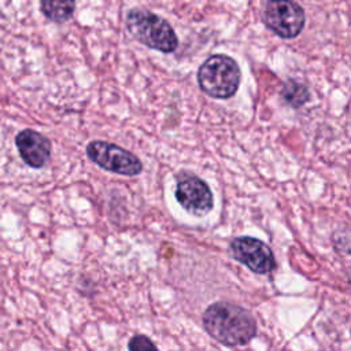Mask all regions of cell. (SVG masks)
<instances>
[{
  "instance_id": "cell-5",
  "label": "cell",
  "mask_w": 351,
  "mask_h": 351,
  "mask_svg": "<svg viewBox=\"0 0 351 351\" xmlns=\"http://www.w3.org/2000/svg\"><path fill=\"white\" fill-rule=\"evenodd\" d=\"M265 25L281 38H293L304 27L306 15L295 1H267L263 11Z\"/></svg>"
},
{
  "instance_id": "cell-7",
  "label": "cell",
  "mask_w": 351,
  "mask_h": 351,
  "mask_svg": "<svg viewBox=\"0 0 351 351\" xmlns=\"http://www.w3.org/2000/svg\"><path fill=\"white\" fill-rule=\"evenodd\" d=\"M229 251L237 262L256 274H269L276 269V259L270 247L255 237L241 236L233 239Z\"/></svg>"
},
{
  "instance_id": "cell-10",
  "label": "cell",
  "mask_w": 351,
  "mask_h": 351,
  "mask_svg": "<svg viewBox=\"0 0 351 351\" xmlns=\"http://www.w3.org/2000/svg\"><path fill=\"white\" fill-rule=\"evenodd\" d=\"M41 12L51 21L62 23L71 18L75 3L74 1H43L40 4Z\"/></svg>"
},
{
  "instance_id": "cell-3",
  "label": "cell",
  "mask_w": 351,
  "mask_h": 351,
  "mask_svg": "<svg viewBox=\"0 0 351 351\" xmlns=\"http://www.w3.org/2000/svg\"><path fill=\"white\" fill-rule=\"evenodd\" d=\"M129 33L141 44L163 53L176 51L178 38L173 27L159 15L141 8H133L126 15Z\"/></svg>"
},
{
  "instance_id": "cell-1",
  "label": "cell",
  "mask_w": 351,
  "mask_h": 351,
  "mask_svg": "<svg viewBox=\"0 0 351 351\" xmlns=\"http://www.w3.org/2000/svg\"><path fill=\"white\" fill-rule=\"evenodd\" d=\"M206 332L223 346H244L256 335V322L251 313L229 302H215L203 313Z\"/></svg>"
},
{
  "instance_id": "cell-9",
  "label": "cell",
  "mask_w": 351,
  "mask_h": 351,
  "mask_svg": "<svg viewBox=\"0 0 351 351\" xmlns=\"http://www.w3.org/2000/svg\"><path fill=\"white\" fill-rule=\"evenodd\" d=\"M281 97L284 103L293 108H299L303 104H306L310 99V92L306 85L295 81V80H288L281 89Z\"/></svg>"
},
{
  "instance_id": "cell-11",
  "label": "cell",
  "mask_w": 351,
  "mask_h": 351,
  "mask_svg": "<svg viewBox=\"0 0 351 351\" xmlns=\"http://www.w3.org/2000/svg\"><path fill=\"white\" fill-rule=\"evenodd\" d=\"M129 351H159V350L147 336L136 335L129 341Z\"/></svg>"
},
{
  "instance_id": "cell-2",
  "label": "cell",
  "mask_w": 351,
  "mask_h": 351,
  "mask_svg": "<svg viewBox=\"0 0 351 351\" xmlns=\"http://www.w3.org/2000/svg\"><path fill=\"white\" fill-rule=\"evenodd\" d=\"M241 71L236 60L228 55L208 56L197 70L200 89L215 99L232 97L240 85Z\"/></svg>"
},
{
  "instance_id": "cell-6",
  "label": "cell",
  "mask_w": 351,
  "mask_h": 351,
  "mask_svg": "<svg viewBox=\"0 0 351 351\" xmlns=\"http://www.w3.org/2000/svg\"><path fill=\"white\" fill-rule=\"evenodd\" d=\"M176 199L178 204L189 214L202 217L206 215L214 204L210 186L192 173H181L177 176Z\"/></svg>"
},
{
  "instance_id": "cell-8",
  "label": "cell",
  "mask_w": 351,
  "mask_h": 351,
  "mask_svg": "<svg viewBox=\"0 0 351 351\" xmlns=\"http://www.w3.org/2000/svg\"><path fill=\"white\" fill-rule=\"evenodd\" d=\"M15 145L22 160L33 169H40L49 160L51 143L37 130L25 129L19 132L15 137Z\"/></svg>"
},
{
  "instance_id": "cell-4",
  "label": "cell",
  "mask_w": 351,
  "mask_h": 351,
  "mask_svg": "<svg viewBox=\"0 0 351 351\" xmlns=\"http://www.w3.org/2000/svg\"><path fill=\"white\" fill-rule=\"evenodd\" d=\"M86 155L99 167L119 176L132 177L143 170V163L134 154L107 141H90L86 147Z\"/></svg>"
}]
</instances>
